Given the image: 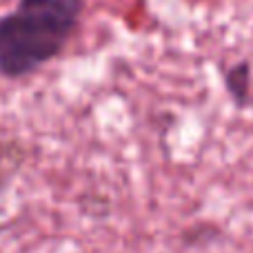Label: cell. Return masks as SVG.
<instances>
[{
  "mask_svg": "<svg viewBox=\"0 0 253 253\" xmlns=\"http://www.w3.org/2000/svg\"><path fill=\"white\" fill-rule=\"evenodd\" d=\"M83 0H20L0 20V71L25 76L51 60L67 42Z\"/></svg>",
  "mask_w": 253,
  "mask_h": 253,
  "instance_id": "1",
  "label": "cell"
},
{
  "mask_svg": "<svg viewBox=\"0 0 253 253\" xmlns=\"http://www.w3.org/2000/svg\"><path fill=\"white\" fill-rule=\"evenodd\" d=\"M227 87L238 102L247 100L249 93V65H238L227 74Z\"/></svg>",
  "mask_w": 253,
  "mask_h": 253,
  "instance_id": "2",
  "label": "cell"
}]
</instances>
